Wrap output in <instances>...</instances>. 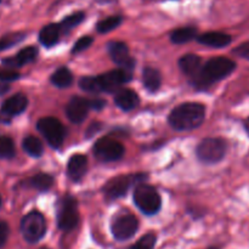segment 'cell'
<instances>
[{"mask_svg":"<svg viewBox=\"0 0 249 249\" xmlns=\"http://www.w3.org/2000/svg\"><path fill=\"white\" fill-rule=\"evenodd\" d=\"M206 107L198 102H185L175 107L169 114V124L175 130H192L203 123Z\"/></svg>","mask_w":249,"mask_h":249,"instance_id":"obj_1","label":"cell"},{"mask_svg":"<svg viewBox=\"0 0 249 249\" xmlns=\"http://www.w3.org/2000/svg\"><path fill=\"white\" fill-rule=\"evenodd\" d=\"M134 203L146 215H153L160 212L162 201L158 192L148 185L140 184L134 192Z\"/></svg>","mask_w":249,"mask_h":249,"instance_id":"obj_2","label":"cell"},{"mask_svg":"<svg viewBox=\"0 0 249 249\" xmlns=\"http://www.w3.org/2000/svg\"><path fill=\"white\" fill-rule=\"evenodd\" d=\"M79 223L78 203L72 196H63L57 206V225L62 231H72Z\"/></svg>","mask_w":249,"mask_h":249,"instance_id":"obj_3","label":"cell"},{"mask_svg":"<svg viewBox=\"0 0 249 249\" xmlns=\"http://www.w3.org/2000/svg\"><path fill=\"white\" fill-rule=\"evenodd\" d=\"M21 232L24 240L29 243H36L46 232V223L43 214L31 212L21 221Z\"/></svg>","mask_w":249,"mask_h":249,"instance_id":"obj_4","label":"cell"},{"mask_svg":"<svg viewBox=\"0 0 249 249\" xmlns=\"http://www.w3.org/2000/svg\"><path fill=\"white\" fill-rule=\"evenodd\" d=\"M236 63L228 57H214L211 58L203 66V79L206 84L218 82L224 79L235 71Z\"/></svg>","mask_w":249,"mask_h":249,"instance_id":"obj_5","label":"cell"},{"mask_svg":"<svg viewBox=\"0 0 249 249\" xmlns=\"http://www.w3.org/2000/svg\"><path fill=\"white\" fill-rule=\"evenodd\" d=\"M196 153L201 162L207 163V164H214V163L220 162L225 157L226 143L221 139H204L197 146Z\"/></svg>","mask_w":249,"mask_h":249,"instance_id":"obj_6","label":"cell"},{"mask_svg":"<svg viewBox=\"0 0 249 249\" xmlns=\"http://www.w3.org/2000/svg\"><path fill=\"white\" fill-rule=\"evenodd\" d=\"M36 129L45 138L49 145L53 148H58L65 140L66 131L60 121L53 117H45L39 119L36 123Z\"/></svg>","mask_w":249,"mask_h":249,"instance_id":"obj_7","label":"cell"},{"mask_svg":"<svg viewBox=\"0 0 249 249\" xmlns=\"http://www.w3.org/2000/svg\"><path fill=\"white\" fill-rule=\"evenodd\" d=\"M145 179V175H121L111 181L107 182L106 186L104 187L105 196L108 199H116L119 197H123L128 192V190L135 184L139 180Z\"/></svg>","mask_w":249,"mask_h":249,"instance_id":"obj_8","label":"cell"},{"mask_svg":"<svg viewBox=\"0 0 249 249\" xmlns=\"http://www.w3.org/2000/svg\"><path fill=\"white\" fill-rule=\"evenodd\" d=\"M95 156L101 162H116L124 155V147L118 141L109 138L100 139L94 147Z\"/></svg>","mask_w":249,"mask_h":249,"instance_id":"obj_9","label":"cell"},{"mask_svg":"<svg viewBox=\"0 0 249 249\" xmlns=\"http://www.w3.org/2000/svg\"><path fill=\"white\" fill-rule=\"evenodd\" d=\"M180 70L192 79L196 87H206V82L203 79V66H202L201 58L197 55H185L179 60Z\"/></svg>","mask_w":249,"mask_h":249,"instance_id":"obj_10","label":"cell"},{"mask_svg":"<svg viewBox=\"0 0 249 249\" xmlns=\"http://www.w3.org/2000/svg\"><path fill=\"white\" fill-rule=\"evenodd\" d=\"M139 229V221L131 214L118 216L112 224V233L113 237L118 241H125L133 237Z\"/></svg>","mask_w":249,"mask_h":249,"instance_id":"obj_11","label":"cell"},{"mask_svg":"<svg viewBox=\"0 0 249 249\" xmlns=\"http://www.w3.org/2000/svg\"><path fill=\"white\" fill-rule=\"evenodd\" d=\"M131 79V72L119 68V70L109 71V72L104 73L99 77L100 85H101L102 91L114 92L123 85L124 83L129 82Z\"/></svg>","mask_w":249,"mask_h":249,"instance_id":"obj_12","label":"cell"},{"mask_svg":"<svg viewBox=\"0 0 249 249\" xmlns=\"http://www.w3.org/2000/svg\"><path fill=\"white\" fill-rule=\"evenodd\" d=\"M107 50H108L109 56L112 60L117 63L123 70L131 72L135 66V61L130 57L129 53V49L126 44L122 43V41H111L107 45Z\"/></svg>","mask_w":249,"mask_h":249,"instance_id":"obj_13","label":"cell"},{"mask_svg":"<svg viewBox=\"0 0 249 249\" xmlns=\"http://www.w3.org/2000/svg\"><path fill=\"white\" fill-rule=\"evenodd\" d=\"M90 108H91L90 107V100L74 96L68 102L67 107H66V113H67L68 119L72 123L79 124L87 118L88 112H89Z\"/></svg>","mask_w":249,"mask_h":249,"instance_id":"obj_14","label":"cell"},{"mask_svg":"<svg viewBox=\"0 0 249 249\" xmlns=\"http://www.w3.org/2000/svg\"><path fill=\"white\" fill-rule=\"evenodd\" d=\"M27 106H28V100H27V97L22 94H16L14 96L9 97L2 104L0 114L2 117L11 118V117L21 114L27 108Z\"/></svg>","mask_w":249,"mask_h":249,"instance_id":"obj_15","label":"cell"},{"mask_svg":"<svg viewBox=\"0 0 249 249\" xmlns=\"http://www.w3.org/2000/svg\"><path fill=\"white\" fill-rule=\"evenodd\" d=\"M88 170V160L84 155H74L67 164V174L73 181H79Z\"/></svg>","mask_w":249,"mask_h":249,"instance_id":"obj_16","label":"cell"},{"mask_svg":"<svg viewBox=\"0 0 249 249\" xmlns=\"http://www.w3.org/2000/svg\"><path fill=\"white\" fill-rule=\"evenodd\" d=\"M197 40L201 44L211 48H225L231 43V36L229 34L221 33V32H207L197 36Z\"/></svg>","mask_w":249,"mask_h":249,"instance_id":"obj_17","label":"cell"},{"mask_svg":"<svg viewBox=\"0 0 249 249\" xmlns=\"http://www.w3.org/2000/svg\"><path fill=\"white\" fill-rule=\"evenodd\" d=\"M36 55H38V50H36V48H34V46H28V48L19 51L15 57L6 58V60L2 61V65H5L6 67H10V68L22 67V66L27 65V63L33 62V61L36 58Z\"/></svg>","mask_w":249,"mask_h":249,"instance_id":"obj_18","label":"cell"},{"mask_svg":"<svg viewBox=\"0 0 249 249\" xmlns=\"http://www.w3.org/2000/svg\"><path fill=\"white\" fill-rule=\"evenodd\" d=\"M139 96L135 91L130 89H123L118 91L114 97L117 106L123 111H131L139 105Z\"/></svg>","mask_w":249,"mask_h":249,"instance_id":"obj_19","label":"cell"},{"mask_svg":"<svg viewBox=\"0 0 249 249\" xmlns=\"http://www.w3.org/2000/svg\"><path fill=\"white\" fill-rule=\"evenodd\" d=\"M60 24L51 23L48 24V26L43 27L39 33V40L46 48H51V46L55 45L56 43L60 39Z\"/></svg>","mask_w":249,"mask_h":249,"instance_id":"obj_20","label":"cell"},{"mask_svg":"<svg viewBox=\"0 0 249 249\" xmlns=\"http://www.w3.org/2000/svg\"><path fill=\"white\" fill-rule=\"evenodd\" d=\"M142 80L146 89L148 91L153 92L160 89V84H162V75H160V73L156 68L147 67L143 70Z\"/></svg>","mask_w":249,"mask_h":249,"instance_id":"obj_21","label":"cell"},{"mask_svg":"<svg viewBox=\"0 0 249 249\" xmlns=\"http://www.w3.org/2000/svg\"><path fill=\"white\" fill-rule=\"evenodd\" d=\"M194 38H197V29L194 27H185L179 28L170 34V40L174 44L189 43Z\"/></svg>","mask_w":249,"mask_h":249,"instance_id":"obj_22","label":"cell"},{"mask_svg":"<svg viewBox=\"0 0 249 249\" xmlns=\"http://www.w3.org/2000/svg\"><path fill=\"white\" fill-rule=\"evenodd\" d=\"M22 147L26 151L27 155L36 158L40 157L44 152L43 143L36 136H27V138H24L23 142H22Z\"/></svg>","mask_w":249,"mask_h":249,"instance_id":"obj_23","label":"cell"},{"mask_svg":"<svg viewBox=\"0 0 249 249\" xmlns=\"http://www.w3.org/2000/svg\"><path fill=\"white\" fill-rule=\"evenodd\" d=\"M73 75L68 68L62 67L51 75V83L57 88H67L72 84Z\"/></svg>","mask_w":249,"mask_h":249,"instance_id":"obj_24","label":"cell"},{"mask_svg":"<svg viewBox=\"0 0 249 249\" xmlns=\"http://www.w3.org/2000/svg\"><path fill=\"white\" fill-rule=\"evenodd\" d=\"M29 185L34 189H36L38 191H48L53 187V178L49 174H44V173H40V174H36L29 180Z\"/></svg>","mask_w":249,"mask_h":249,"instance_id":"obj_25","label":"cell"},{"mask_svg":"<svg viewBox=\"0 0 249 249\" xmlns=\"http://www.w3.org/2000/svg\"><path fill=\"white\" fill-rule=\"evenodd\" d=\"M122 22H123V18H122L121 16L107 17V18L101 19V21L96 24V29L100 33H108V32L116 29Z\"/></svg>","mask_w":249,"mask_h":249,"instance_id":"obj_26","label":"cell"},{"mask_svg":"<svg viewBox=\"0 0 249 249\" xmlns=\"http://www.w3.org/2000/svg\"><path fill=\"white\" fill-rule=\"evenodd\" d=\"M79 87L82 88L84 91L87 92H92V94H96V92H101V85H100L99 77H84L79 80Z\"/></svg>","mask_w":249,"mask_h":249,"instance_id":"obj_27","label":"cell"},{"mask_svg":"<svg viewBox=\"0 0 249 249\" xmlns=\"http://www.w3.org/2000/svg\"><path fill=\"white\" fill-rule=\"evenodd\" d=\"M15 156L14 141L7 136H0V158L9 160Z\"/></svg>","mask_w":249,"mask_h":249,"instance_id":"obj_28","label":"cell"},{"mask_svg":"<svg viewBox=\"0 0 249 249\" xmlns=\"http://www.w3.org/2000/svg\"><path fill=\"white\" fill-rule=\"evenodd\" d=\"M84 19V14L83 12H77V14H73L71 16L66 17L62 22L60 23V28L62 32H68L72 28L77 27L80 22Z\"/></svg>","mask_w":249,"mask_h":249,"instance_id":"obj_29","label":"cell"},{"mask_svg":"<svg viewBox=\"0 0 249 249\" xmlns=\"http://www.w3.org/2000/svg\"><path fill=\"white\" fill-rule=\"evenodd\" d=\"M24 38V34L22 33H14L9 34V36H5L0 39V51L6 50V49L11 48V46L16 45L17 43L22 40Z\"/></svg>","mask_w":249,"mask_h":249,"instance_id":"obj_30","label":"cell"},{"mask_svg":"<svg viewBox=\"0 0 249 249\" xmlns=\"http://www.w3.org/2000/svg\"><path fill=\"white\" fill-rule=\"evenodd\" d=\"M156 246V236L153 233H148L141 237L130 249H153Z\"/></svg>","mask_w":249,"mask_h":249,"instance_id":"obj_31","label":"cell"},{"mask_svg":"<svg viewBox=\"0 0 249 249\" xmlns=\"http://www.w3.org/2000/svg\"><path fill=\"white\" fill-rule=\"evenodd\" d=\"M92 41H94V39H92L91 36H82V38H80L79 40L74 44V46H73V49H72V53H82V51L87 50V49L91 45Z\"/></svg>","mask_w":249,"mask_h":249,"instance_id":"obj_32","label":"cell"},{"mask_svg":"<svg viewBox=\"0 0 249 249\" xmlns=\"http://www.w3.org/2000/svg\"><path fill=\"white\" fill-rule=\"evenodd\" d=\"M18 78L19 73L16 72V71L11 70L10 67H0V80H1V82H12V80L18 79Z\"/></svg>","mask_w":249,"mask_h":249,"instance_id":"obj_33","label":"cell"},{"mask_svg":"<svg viewBox=\"0 0 249 249\" xmlns=\"http://www.w3.org/2000/svg\"><path fill=\"white\" fill-rule=\"evenodd\" d=\"M232 53H235V55L240 56V57L247 58V60H249V43L241 44V45H238L237 48L233 49Z\"/></svg>","mask_w":249,"mask_h":249,"instance_id":"obj_34","label":"cell"},{"mask_svg":"<svg viewBox=\"0 0 249 249\" xmlns=\"http://www.w3.org/2000/svg\"><path fill=\"white\" fill-rule=\"evenodd\" d=\"M9 225L5 221L0 220V247H2L6 243L7 237H9Z\"/></svg>","mask_w":249,"mask_h":249,"instance_id":"obj_35","label":"cell"},{"mask_svg":"<svg viewBox=\"0 0 249 249\" xmlns=\"http://www.w3.org/2000/svg\"><path fill=\"white\" fill-rule=\"evenodd\" d=\"M106 106V101H104V100L101 99H95V100H90V107H91V109H102L104 107Z\"/></svg>","mask_w":249,"mask_h":249,"instance_id":"obj_36","label":"cell"},{"mask_svg":"<svg viewBox=\"0 0 249 249\" xmlns=\"http://www.w3.org/2000/svg\"><path fill=\"white\" fill-rule=\"evenodd\" d=\"M10 90V87L6 84H0V95H4Z\"/></svg>","mask_w":249,"mask_h":249,"instance_id":"obj_37","label":"cell"},{"mask_svg":"<svg viewBox=\"0 0 249 249\" xmlns=\"http://www.w3.org/2000/svg\"><path fill=\"white\" fill-rule=\"evenodd\" d=\"M245 126H246V130H247L248 133H249V118L247 119V121H246V124H245Z\"/></svg>","mask_w":249,"mask_h":249,"instance_id":"obj_38","label":"cell"},{"mask_svg":"<svg viewBox=\"0 0 249 249\" xmlns=\"http://www.w3.org/2000/svg\"><path fill=\"white\" fill-rule=\"evenodd\" d=\"M0 206H1V198H0Z\"/></svg>","mask_w":249,"mask_h":249,"instance_id":"obj_39","label":"cell"},{"mask_svg":"<svg viewBox=\"0 0 249 249\" xmlns=\"http://www.w3.org/2000/svg\"><path fill=\"white\" fill-rule=\"evenodd\" d=\"M209 249H218V248H209Z\"/></svg>","mask_w":249,"mask_h":249,"instance_id":"obj_40","label":"cell"},{"mask_svg":"<svg viewBox=\"0 0 249 249\" xmlns=\"http://www.w3.org/2000/svg\"><path fill=\"white\" fill-rule=\"evenodd\" d=\"M41 249H48V248H41Z\"/></svg>","mask_w":249,"mask_h":249,"instance_id":"obj_41","label":"cell"}]
</instances>
